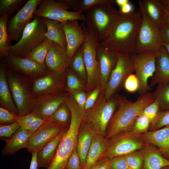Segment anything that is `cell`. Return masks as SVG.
<instances>
[{
	"label": "cell",
	"instance_id": "obj_1",
	"mask_svg": "<svg viewBox=\"0 0 169 169\" xmlns=\"http://www.w3.org/2000/svg\"><path fill=\"white\" fill-rule=\"evenodd\" d=\"M141 19L140 11L119 16L108 35L99 43L105 49L117 54L135 53V48Z\"/></svg>",
	"mask_w": 169,
	"mask_h": 169
},
{
	"label": "cell",
	"instance_id": "obj_2",
	"mask_svg": "<svg viewBox=\"0 0 169 169\" xmlns=\"http://www.w3.org/2000/svg\"><path fill=\"white\" fill-rule=\"evenodd\" d=\"M117 97V109L113 115L107 128L105 137L107 139L122 133L129 132L143 110L154 101L152 93L149 92L141 95L134 101L118 94Z\"/></svg>",
	"mask_w": 169,
	"mask_h": 169
},
{
	"label": "cell",
	"instance_id": "obj_3",
	"mask_svg": "<svg viewBox=\"0 0 169 169\" xmlns=\"http://www.w3.org/2000/svg\"><path fill=\"white\" fill-rule=\"evenodd\" d=\"M65 102L71 111L70 123L61 140L54 158L47 169H66L68 159L77 146L84 111L70 94L68 96Z\"/></svg>",
	"mask_w": 169,
	"mask_h": 169
},
{
	"label": "cell",
	"instance_id": "obj_4",
	"mask_svg": "<svg viewBox=\"0 0 169 169\" xmlns=\"http://www.w3.org/2000/svg\"><path fill=\"white\" fill-rule=\"evenodd\" d=\"M85 26L97 37L99 42L109 34L114 25L120 13L111 4L94 6L85 12Z\"/></svg>",
	"mask_w": 169,
	"mask_h": 169
},
{
	"label": "cell",
	"instance_id": "obj_5",
	"mask_svg": "<svg viewBox=\"0 0 169 169\" xmlns=\"http://www.w3.org/2000/svg\"><path fill=\"white\" fill-rule=\"evenodd\" d=\"M118 105L117 94L107 100L100 95L94 105L84 112L83 122L95 134L105 136L110 121Z\"/></svg>",
	"mask_w": 169,
	"mask_h": 169
},
{
	"label": "cell",
	"instance_id": "obj_6",
	"mask_svg": "<svg viewBox=\"0 0 169 169\" xmlns=\"http://www.w3.org/2000/svg\"><path fill=\"white\" fill-rule=\"evenodd\" d=\"M138 5L141 19L137 37L135 53L149 51L157 53L163 44L160 27L148 17L141 0L139 1Z\"/></svg>",
	"mask_w": 169,
	"mask_h": 169
},
{
	"label": "cell",
	"instance_id": "obj_7",
	"mask_svg": "<svg viewBox=\"0 0 169 169\" xmlns=\"http://www.w3.org/2000/svg\"><path fill=\"white\" fill-rule=\"evenodd\" d=\"M6 72L9 88L19 115L30 113L33 100L32 79L11 71L6 66Z\"/></svg>",
	"mask_w": 169,
	"mask_h": 169
},
{
	"label": "cell",
	"instance_id": "obj_8",
	"mask_svg": "<svg viewBox=\"0 0 169 169\" xmlns=\"http://www.w3.org/2000/svg\"><path fill=\"white\" fill-rule=\"evenodd\" d=\"M47 31V26L42 18L35 17L25 28L20 40L10 47L8 54L24 58L45 39Z\"/></svg>",
	"mask_w": 169,
	"mask_h": 169
},
{
	"label": "cell",
	"instance_id": "obj_9",
	"mask_svg": "<svg viewBox=\"0 0 169 169\" xmlns=\"http://www.w3.org/2000/svg\"><path fill=\"white\" fill-rule=\"evenodd\" d=\"M82 26L85 34V40L82 45L84 61L86 67L87 80L86 91L89 93L98 86H100V75L97 59L96 49L99 42L96 35L89 31L84 22Z\"/></svg>",
	"mask_w": 169,
	"mask_h": 169
},
{
	"label": "cell",
	"instance_id": "obj_10",
	"mask_svg": "<svg viewBox=\"0 0 169 169\" xmlns=\"http://www.w3.org/2000/svg\"><path fill=\"white\" fill-rule=\"evenodd\" d=\"M69 4L63 0H41L34 15L63 22L69 20H80L84 22L85 15L83 13L69 11Z\"/></svg>",
	"mask_w": 169,
	"mask_h": 169
},
{
	"label": "cell",
	"instance_id": "obj_11",
	"mask_svg": "<svg viewBox=\"0 0 169 169\" xmlns=\"http://www.w3.org/2000/svg\"><path fill=\"white\" fill-rule=\"evenodd\" d=\"M157 53L145 51L130 55L134 65L135 74L139 83V93L144 94L151 90L148 83L149 78L155 73Z\"/></svg>",
	"mask_w": 169,
	"mask_h": 169
},
{
	"label": "cell",
	"instance_id": "obj_12",
	"mask_svg": "<svg viewBox=\"0 0 169 169\" xmlns=\"http://www.w3.org/2000/svg\"><path fill=\"white\" fill-rule=\"evenodd\" d=\"M108 147L100 159L124 156L144 147L146 144L140 137L129 132L122 133L110 139Z\"/></svg>",
	"mask_w": 169,
	"mask_h": 169
},
{
	"label": "cell",
	"instance_id": "obj_13",
	"mask_svg": "<svg viewBox=\"0 0 169 169\" xmlns=\"http://www.w3.org/2000/svg\"><path fill=\"white\" fill-rule=\"evenodd\" d=\"M118 55L117 63L111 74L105 90L104 96L107 100L124 87L126 78L135 72L130 55L128 54Z\"/></svg>",
	"mask_w": 169,
	"mask_h": 169
},
{
	"label": "cell",
	"instance_id": "obj_14",
	"mask_svg": "<svg viewBox=\"0 0 169 169\" xmlns=\"http://www.w3.org/2000/svg\"><path fill=\"white\" fill-rule=\"evenodd\" d=\"M31 79L32 94L33 98L67 91L66 70L60 72L49 71L42 76Z\"/></svg>",
	"mask_w": 169,
	"mask_h": 169
},
{
	"label": "cell",
	"instance_id": "obj_15",
	"mask_svg": "<svg viewBox=\"0 0 169 169\" xmlns=\"http://www.w3.org/2000/svg\"><path fill=\"white\" fill-rule=\"evenodd\" d=\"M41 0H28L17 13L8 19L7 28L11 40L21 39L27 25L34 19V13Z\"/></svg>",
	"mask_w": 169,
	"mask_h": 169
},
{
	"label": "cell",
	"instance_id": "obj_16",
	"mask_svg": "<svg viewBox=\"0 0 169 169\" xmlns=\"http://www.w3.org/2000/svg\"><path fill=\"white\" fill-rule=\"evenodd\" d=\"M2 59L8 69L31 79L42 76L50 71L44 64H37L25 58L8 54Z\"/></svg>",
	"mask_w": 169,
	"mask_h": 169
},
{
	"label": "cell",
	"instance_id": "obj_17",
	"mask_svg": "<svg viewBox=\"0 0 169 169\" xmlns=\"http://www.w3.org/2000/svg\"><path fill=\"white\" fill-rule=\"evenodd\" d=\"M65 127H66L60 124L45 120V122L30 136L25 148L31 154L37 153Z\"/></svg>",
	"mask_w": 169,
	"mask_h": 169
},
{
	"label": "cell",
	"instance_id": "obj_18",
	"mask_svg": "<svg viewBox=\"0 0 169 169\" xmlns=\"http://www.w3.org/2000/svg\"><path fill=\"white\" fill-rule=\"evenodd\" d=\"M69 94L68 92L64 91L33 98L30 113L45 120L65 102Z\"/></svg>",
	"mask_w": 169,
	"mask_h": 169
},
{
	"label": "cell",
	"instance_id": "obj_19",
	"mask_svg": "<svg viewBox=\"0 0 169 169\" xmlns=\"http://www.w3.org/2000/svg\"><path fill=\"white\" fill-rule=\"evenodd\" d=\"M96 56L101 77L100 95H104L106 85L116 64L119 55L105 49L99 42L97 47Z\"/></svg>",
	"mask_w": 169,
	"mask_h": 169
},
{
	"label": "cell",
	"instance_id": "obj_20",
	"mask_svg": "<svg viewBox=\"0 0 169 169\" xmlns=\"http://www.w3.org/2000/svg\"><path fill=\"white\" fill-rule=\"evenodd\" d=\"M60 23L66 39V52L71 59L84 42L86 34L82 26L77 20H69Z\"/></svg>",
	"mask_w": 169,
	"mask_h": 169
},
{
	"label": "cell",
	"instance_id": "obj_21",
	"mask_svg": "<svg viewBox=\"0 0 169 169\" xmlns=\"http://www.w3.org/2000/svg\"><path fill=\"white\" fill-rule=\"evenodd\" d=\"M70 59L64 49L53 42L44 64L50 71L63 72L69 67Z\"/></svg>",
	"mask_w": 169,
	"mask_h": 169
},
{
	"label": "cell",
	"instance_id": "obj_22",
	"mask_svg": "<svg viewBox=\"0 0 169 169\" xmlns=\"http://www.w3.org/2000/svg\"><path fill=\"white\" fill-rule=\"evenodd\" d=\"M139 136L146 143L157 147L163 156L169 160V125L147 131Z\"/></svg>",
	"mask_w": 169,
	"mask_h": 169
},
{
	"label": "cell",
	"instance_id": "obj_23",
	"mask_svg": "<svg viewBox=\"0 0 169 169\" xmlns=\"http://www.w3.org/2000/svg\"><path fill=\"white\" fill-rule=\"evenodd\" d=\"M33 133L19 128L10 137H0L6 143L1 151L2 155L3 156H9L20 149L25 148L29 138Z\"/></svg>",
	"mask_w": 169,
	"mask_h": 169
},
{
	"label": "cell",
	"instance_id": "obj_24",
	"mask_svg": "<svg viewBox=\"0 0 169 169\" xmlns=\"http://www.w3.org/2000/svg\"><path fill=\"white\" fill-rule=\"evenodd\" d=\"M0 104L1 106L9 110L15 116L19 115L9 88L6 66L2 59H0Z\"/></svg>",
	"mask_w": 169,
	"mask_h": 169
},
{
	"label": "cell",
	"instance_id": "obj_25",
	"mask_svg": "<svg viewBox=\"0 0 169 169\" xmlns=\"http://www.w3.org/2000/svg\"><path fill=\"white\" fill-rule=\"evenodd\" d=\"M68 127H65L37 153L38 168H47L50 165L55 156L61 140Z\"/></svg>",
	"mask_w": 169,
	"mask_h": 169
},
{
	"label": "cell",
	"instance_id": "obj_26",
	"mask_svg": "<svg viewBox=\"0 0 169 169\" xmlns=\"http://www.w3.org/2000/svg\"><path fill=\"white\" fill-rule=\"evenodd\" d=\"M169 81V56L163 46L157 53L154 75L149 84L151 88L161 83Z\"/></svg>",
	"mask_w": 169,
	"mask_h": 169
},
{
	"label": "cell",
	"instance_id": "obj_27",
	"mask_svg": "<svg viewBox=\"0 0 169 169\" xmlns=\"http://www.w3.org/2000/svg\"><path fill=\"white\" fill-rule=\"evenodd\" d=\"M110 139L95 134L93 137L83 169H89L99 160L109 146Z\"/></svg>",
	"mask_w": 169,
	"mask_h": 169
},
{
	"label": "cell",
	"instance_id": "obj_28",
	"mask_svg": "<svg viewBox=\"0 0 169 169\" xmlns=\"http://www.w3.org/2000/svg\"><path fill=\"white\" fill-rule=\"evenodd\" d=\"M141 151L144 159L143 169H161L169 166V160L152 145L147 143Z\"/></svg>",
	"mask_w": 169,
	"mask_h": 169
},
{
	"label": "cell",
	"instance_id": "obj_29",
	"mask_svg": "<svg viewBox=\"0 0 169 169\" xmlns=\"http://www.w3.org/2000/svg\"><path fill=\"white\" fill-rule=\"evenodd\" d=\"M95 135L93 131L83 121L78 135L76 147L82 169H83L85 165L92 140Z\"/></svg>",
	"mask_w": 169,
	"mask_h": 169
},
{
	"label": "cell",
	"instance_id": "obj_30",
	"mask_svg": "<svg viewBox=\"0 0 169 169\" xmlns=\"http://www.w3.org/2000/svg\"><path fill=\"white\" fill-rule=\"evenodd\" d=\"M47 28L45 37L61 47L66 49L67 43L65 33L60 22L42 18Z\"/></svg>",
	"mask_w": 169,
	"mask_h": 169
},
{
	"label": "cell",
	"instance_id": "obj_31",
	"mask_svg": "<svg viewBox=\"0 0 169 169\" xmlns=\"http://www.w3.org/2000/svg\"><path fill=\"white\" fill-rule=\"evenodd\" d=\"M145 12L149 18L160 27L165 13L161 0H141Z\"/></svg>",
	"mask_w": 169,
	"mask_h": 169
},
{
	"label": "cell",
	"instance_id": "obj_32",
	"mask_svg": "<svg viewBox=\"0 0 169 169\" xmlns=\"http://www.w3.org/2000/svg\"><path fill=\"white\" fill-rule=\"evenodd\" d=\"M9 16L6 14H0V59L8 54V51L12 46L11 41L8 35L7 28Z\"/></svg>",
	"mask_w": 169,
	"mask_h": 169
},
{
	"label": "cell",
	"instance_id": "obj_33",
	"mask_svg": "<svg viewBox=\"0 0 169 169\" xmlns=\"http://www.w3.org/2000/svg\"><path fill=\"white\" fill-rule=\"evenodd\" d=\"M69 68L87 84V76L83 58L82 45L70 59Z\"/></svg>",
	"mask_w": 169,
	"mask_h": 169
},
{
	"label": "cell",
	"instance_id": "obj_34",
	"mask_svg": "<svg viewBox=\"0 0 169 169\" xmlns=\"http://www.w3.org/2000/svg\"><path fill=\"white\" fill-rule=\"evenodd\" d=\"M16 121L19 125L20 128L34 132L45 122L34 114L30 113L26 115L15 116Z\"/></svg>",
	"mask_w": 169,
	"mask_h": 169
},
{
	"label": "cell",
	"instance_id": "obj_35",
	"mask_svg": "<svg viewBox=\"0 0 169 169\" xmlns=\"http://www.w3.org/2000/svg\"><path fill=\"white\" fill-rule=\"evenodd\" d=\"M69 5L73 11L83 13L92 7L99 4H113L114 0H63Z\"/></svg>",
	"mask_w": 169,
	"mask_h": 169
},
{
	"label": "cell",
	"instance_id": "obj_36",
	"mask_svg": "<svg viewBox=\"0 0 169 169\" xmlns=\"http://www.w3.org/2000/svg\"><path fill=\"white\" fill-rule=\"evenodd\" d=\"M52 42L51 40L46 38L24 58L37 64H44L46 57Z\"/></svg>",
	"mask_w": 169,
	"mask_h": 169
},
{
	"label": "cell",
	"instance_id": "obj_37",
	"mask_svg": "<svg viewBox=\"0 0 169 169\" xmlns=\"http://www.w3.org/2000/svg\"><path fill=\"white\" fill-rule=\"evenodd\" d=\"M152 95L154 100L158 103L160 110L169 109V81L157 84Z\"/></svg>",
	"mask_w": 169,
	"mask_h": 169
},
{
	"label": "cell",
	"instance_id": "obj_38",
	"mask_svg": "<svg viewBox=\"0 0 169 169\" xmlns=\"http://www.w3.org/2000/svg\"><path fill=\"white\" fill-rule=\"evenodd\" d=\"M71 120V113L66 102L62 104L57 110L45 121L56 122L64 127H69Z\"/></svg>",
	"mask_w": 169,
	"mask_h": 169
},
{
	"label": "cell",
	"instance_id": "obj_39",
	"mask_svg": "<svg viewBox=\"0 0 169 169\" xmlns=\"http://www.w3.org/2000/svg\"><path fill=\"white\" fill-rule=\"evenodd\" d=\"M66 86L69 94L79 90H86V84L69 67L66 70Z\"/></svg>",
	"mask_w": 169,
	"mask_h": 169
},
{
	"label": "cell",
	"instance_id": "obj_40",
	"mask_svg": "<svg viewBox=\"0 0 169 169\" xmlns=\"http://www.w3.org/2000/svg\"><path fill=\"white\" fill-rule=\"evenodd\" d=\"M27 0H0V14L11 16L21 6L24 5Z\"/></svg>",
	"mask_w": 169,
	"mask_h": 169
},
{
	"label": "cell",
	"instance_id": "obj_41",
	"mask_svg": "<svg viewBox=\"0 0 169 169\" xmlns=\"http://www.w3.org/2000/svg\"><path fill=\"white\" fill-rule=\"evenodd\" d=\"M150 125L148 118L144 115L140 114L135 120L129 132L134 135L140 136L147 132Z\"/></svg>",
	"mask_w": 169,
	"mask_h": 169
},
{
	"label": "cell",
	"instance_id": "obj_42",
	"mask_svg": "<svg viewBox=\"0 0 169 169\" xmlns=\"http://www.w3.org/2000/svg\"><path fill=\"white\" fill-rule=\"evenodd\" d=\"M130 169H143L144 159L141 151L124 155Z\"/></svg>",
	"mask_w": 169,
	"mask_h": 169
},
{
	"label": "cell",
	"instance_id": "obj_43",
	"mask_svg": "<svg viewBox=\"0 0 169 169\" xmlns=\"http://www.w3.org/2000/svg\"><path fill=\"white\" fill-rule=\"evenodd\" d=\"M169 125V109L160 110L154 122L150 125L151 131L157 130Z\"/></svg>",
	"mask_w": 169,
	"mask_h": 169
},
{
	"label": "cell",
	"instance_id": "obj_44",
	"mask_svg": "<svg viewBox=\"0 0 169 169\" xmlns=\"http://www.w3.org/2000/svg\"><path fill=\"white\" fill-rule=\"evenodd\" d=\"M160 109L158 103L154 101L146 107L140 114L145 115L149 119L150 125L152 124L156 119Z\"/></svg>",
	"mask_w": 169,
	"mask_h": 169
},
{
	"label": "cell",
	"instance_id": "obj_45",
	"mask_svg": "<svg viewBox=\"0 0 169 169\" xmlns=\"http://www.w3.org/2000/svg\"><path fill=\"white\" fill-rule=\"evenodd\" d=\"M124 87L127 91L131 93L138 91L139 83L135 74H131L128 77L125 82Z\"/></svg>",
	"mask_w": 169,
	"mask_h": 169
},
{
	"label": "cell",
	"instance_id": "obj_46",
	"mask_svg": "<svg viewBox=\"0 0 169 169\" xmlns=\"http://www.w3.org/2000/svg\"><path fill=\"white\" fill-rule=\"evenodd\" d=\"M15 116H16L9 110L2 106H0V125H9L16 122Z\"/></svg>",
	"mask_w": 169,
	"mask_h": 169
},
{
	"label": "cell",
	"instance_id": "obj_47",
	"mask_svg": "<svg viewBox=\"0 0 169 169\" xmlns=\"http://www.w3.org/2000/svg\"><path fill=\"white\" fill-rule=\"evenodd\" d=\"M101 92V87L98 86L89 93L85 102L84 112L91 108L95 104L100 97Z\"/></svg>",
	"mask_w": 169,
	"mask_h": 169
},
{
	"label": "cell",
	"instance_id": "obj_48",
	"mask_svg": "<svg viewBox=\"0 0 169 169\" xmlns=\"http://www.w3.org/2000/svg\"><path fill=\"white\" fill-rule=\"evenodd\" d=\"M20 128L18 123L16 122L7 125H0V137L9 138Z\"/></svg>",
	"mask_w": 169,
	"mask_h": 169
},
{
	"label": "cell",
	"instance_id": "obj_49",
	"mask_svg": "<svg viewBox=\"0 0 169 169\" xmlns=\"http://www.w3.org/2000/svg\"><path fill=\"white\" fill-rule=\"evenodd\" d=\"M76 147L77 146L68 159L66 169H82L80 161Z\"/></svg>",
	"mask_w": 169,
	"mask_h": 169
},
{
	"label": "cell",
	"instance_id": "obj_50",
	"mask_svg": "<svg viewBox=\"0 0 169 169\" xmlns=\"http://www.w3.org/2000/svg\"><path fill=\"white\" fill-rule=\"evenodd\" d=\"M110 166L111 169H130L124 156L110 158Z\"/></svg>",
	"mask_w": 169,
	"mask_h": 169
},
{
	"label": "cell",
	"instance_id": "obj_51",
	"mask_svg": "<svg viewBox=\"0 0 169 169\" xmlns=\"http://www.w3.org/2000/svg\"><path fill=\"white\" fill-rule=\"evenodd\" d=\"M77 104L84 111V106L88 95L85 90H79L70 94Z\"/></svg>",
	"mask_w": 169,
	"mask_h": 169
},
{
	"label": "cell",
	"instance_id": "obj_52",
	"mask_svg": "<svg viewBox=\"0 0 169 169\" xmlns=\"http://www.w3.org/2000/svg\"><path fill=\"white\" fill-rule=\"evenodd\" d=\"M110 158H103L100 159L89 169H111Z\"/></svg>",
	"mask_w": 169,
	"mask_h": 169
},
{
	"label": "cell",
	"instance_id": "obj_53",
	"mask_svg": "<svg viewBox=\"0 0 169 169\" xmlns=\"http://www.w3.org/2000/svg\"><path fill=\"white\" fill-rule=\"evenodd\" d=\"M160 29L163 44H169V25L162 23Z\"/></svg>",
	"mask_w": 169,
	"mask_h": 169
},
{
	"label": "cell",
	"instance_id": "obj_54",
	"mask_svg": "<svg viewBox=\"0 0 169 169\" xmlns=\"http://www.w3.org/2000/svg\"><path fill=\"white\" fill-rule=\"evenodd\" d=\"M120 8V12L125 14L129 13L135 10L134 6L130 2Z\"/></svg>",
	"mask_w": 169,
	"mask_h": 169
},
{
	"label": "cell",
	"instance_id": "obj_55",
	"mask_svg": "<svg viewBox=\"0 0 169 169\" xmlns=\"http://www.w3.org/2000/svg\"><path fill=\"white\" fill-rule=\"evenodd\" d=\"M165 12L169 13V0H161Z\"/></svg>",
	"mask_w": 169,
	"mask_h": 169
},
{
	"label": "cell",
	"instance_id": "obj_56",
	"mask_svg": "<svg viewBox=\"0 0 169 169\" xmlns=\"http://www.w3.org/2000/svg\"><path fill=\"white\" fill-rule=\"evenodd\" d=\"M162 23L169 25V13H165L162 19Z\"/></svg>",
	"mask_w": 169,
	"mask_h": 169
},
{
	"label": "cell",
	"instance_id": "obj_57",
	"mask_svg": "<svg viewBox=\"0 0 169 169\" xmlns=\"http://www.w3.org/2000/svg\"><path fill=\"white\" fill-rule=\"evenodd\" d=\"M115 2L120 8L130 2L129 0H116Z\"/></svg>",
	"mask_w": 169,
	"mask_h": 169
},
{
	"label": "cell",
	"instance_id": "obj_58",
	"mask_svg": "<svg viewBox=\"0 0 169 169\" xmlns=\"http://www.w3.org/2000/svg\"><path fill=\"white\" fill-rule=\"evenodd\" d=\"M163 45L165 48L167 54L169 56V44H163Z\"/></svg>",
	"mask_w": 169,
	"mask_h": 169
},
{
	"label": "cell",
	"instance_id": "obj_59",
	"mask_svg": "<svg viewBox=\"0 0 169 169\" xmlns=\"http://www.w3.org/2000/svg\"><path fill=\"white\" fill-rule=\"evenodd\" d=\"M161 169H169V166H165L161 168Z\"/></svg>",
	"mask_w": 169,
	"mask_h": 169
}]
</instances>
